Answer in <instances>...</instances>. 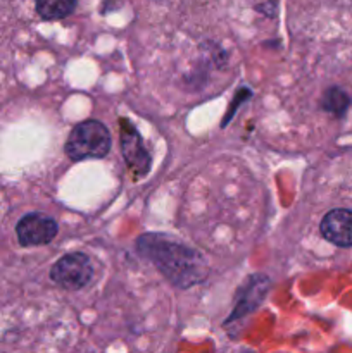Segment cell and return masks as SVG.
Here are the masks:
<instances>
[{
    "instance_id": "1",
    "label": "cell",
    "mask_w": 352,
    "mask_h": 353,
    "mask_svg": "<svg viewBox=\"0 0 352 353\" xmlns=\"http://www.w3.org/2000/svg\"><path fill=\"white\" fill-rule=\"evenodd\" d=\"M138 250L145 257L152 259L159 271L168 276L175 285H193L206 276L199 254L162 236L155 234L141 236L138 240Z\"/></svg>"
},
{
    "instance_id": "2",
    "label": "cell",
    "mask_w": 352,
    "mask_h": 353,
    "mask_svg": "<svg viewBox=\"0 0 352 353\" xmlns=\"http://www.w3.org/2000/svg\"><path fill=\"white\" fill-rule=\"evenodd\" d=\"M110 148L109 130L100 121L88 119L79 123L66 141V154L72 161L99 159L107 155Z\"/></svg>"
},
{
    "instance_id": "3",
    "label": "cell",
    "mask_w": 352,
    "mask_h": 353,
    "mask_svg": "<svg viewBox=\"0 0 352 353\" xmlns=\"http://www.w3.org/2000/svg\"><path fill=\"white\" fill-rule=\"evenodd\" d=\"M93 268L90 259L81 252L64 255L52 265L50 278L59 286L68 290H78L92 281Z\"/></svg>"
},
{
    "instance_id": "4",
    "label": "cell",
    "mask_w": 352,
    "mask_h": 353,
    "mask_svg": "<svg viewBox=\"0 0 352 353\" xmlns=\"http://www.w3.org/2000/svg\"><path fill=\"white\" fill-rule=\"evenodd\" d=\"M57 230L55 219L40 212L26 214L16 226L17 240L23 247H38V245L50 243L57 234Z\"/></svg>"
},
{
    "instance_id": "5",
    "label": "cell",
    "mask_w": 352,
    "mask_h": 353,
    "mask_svg": "<svg viewBox=\"0 0 352 353\" xmlns=\"http://www.w3.org/2000/svg\"><path fill=\"white\" fill-rule=\"evenodd\" d=\"M121 126V148H123V155L130 168L133 169L137 176H144L150 168V157H148L147 150L144 148L141 138L138 131L128 123L126 119L119 121Z\"/></svg>"
},
{
    "instance_id": "6",
    "label": "cell",
    "mask_w": 352,
    "mask_h": 353,
    "mask_svg": "<svg viewBox=\"0 0 352 353\" xmlns=\"http://www.w3.org/2000/svg\"><path fill=\"white\" fill-rule=\"evenodd\" d=\"M321 233L337 247H352V212L347 209H335L321 221Z\"/></svg>"
},
{
    "instance_id": "7",
    "label": "cell",
    "mask_w": 352,
    "mask_h": 353,
    "mask_svg": "<svg viewBox=\"0 0 352 353\" xmlns=\"http://www.w3.org/2000/svg\"><path fill=\"white\" fill-rule=\"evenodd\" d=\"M43 19H62L75 10L76 0H35Z\"/></svg>"
},
{
    "instance_id": "8",
    "label": "cell",
    "mask_w": 352,
    "mask_h": 353,
    "mask_svg": "<svg viewBox=\"0 0 352 353\" xmlns=\"http://www.w3.org/2000/svg\"><path fill=\"white\" fill-rule=\"evenodd\" d=\"M349 105V97L345 95V92L338 88L328 90L326 95L323 99V107L328 110V112H333L337 116L344 114V110L347 109Z\"/></svg>"
}]
</instances>
